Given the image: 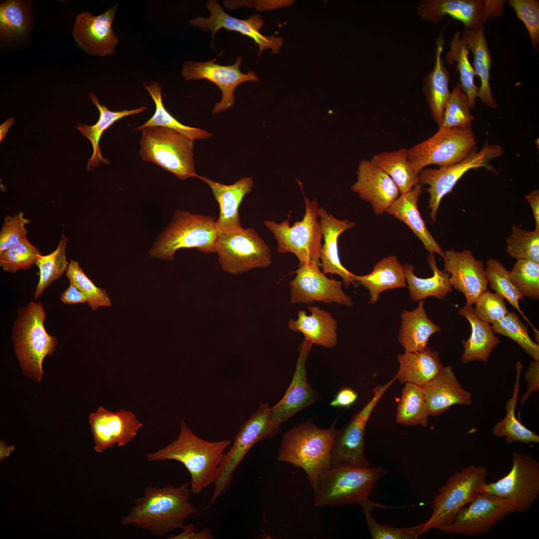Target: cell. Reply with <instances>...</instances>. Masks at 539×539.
Returning a JSON list of instances; mask_svg holds the SVG:
<instances>
[{"instance_id": "8", "label": "cell", "mask_w": 539, "mask_h": 539, "mask_svg": "<svg viewBox=\"0 0 539 539\" xmlns=\"http://www.w3.org/2000/svg\"><path fill=\"white\" fill-rule=\"evenodd\" d=\"M304 197L305 211L301 221L290 226L287 220L280 223L267 220L264 224L273 234L279 253L293 254L299 265L311 263L320 267L322 232L318 221L319 207L315 200L310 201Z\"/></svg>"}, {"instance_id": "61", "label": "cell", "mask_w": 539, "mask_h": 539, "mask_svg": "<svg viewBox=\"0 0 539 539\" xmlns=\"http://www.w3.org/2000/svg\"><path fill=\"white\" fill-rule=\"evenodd\" d=\"M525 197L533 211L536 222L535 231L539 232V191L535 190L525 195Z\"/></svg>"}, {"instance_id": "35", "label": "cell", "mask_w": 539, "mask_h": 539, "mask_svg": "<svg viewBox=\"0 0 539 539\" xmlns=\"http://www.w3.org/2000/svg\"><path fill=\"white\" fill-rule=\"evenodd\" d=\"M459 313L467 318L471 327L470 337L462 340L464 351L461 361L467 363L478 360L486 364L491 352L500 343L499 338L489 323L480 320L475 315L472 306L466 304L459 309Z\"/></svg>"}, {"instance_id": "6", "label": "cell", "mask_w": 539, "mask_h": 539, "mask_svg": "<svg viewBox=\"0 0 539 539\" xmlns=\"http://www.w3.org/2000/svg\"><path fill=\"white\" fill-rule=\"evenodd\" d=\"M139 154L142 159L155 163L184 180L199 178L195 169L194 140L167 128H143Z\"/></svg>"}, {"instance_id": "27", "label": "cell", "mask_w": 539, "mask_h": 539, "mask_svg": "<svg viewBox=\"0 0 539 539\" xmlns=\"http://www.w3.org/2000/svg\"><path fill=\"white\" fill-rule=\"evenodd\" d=\"M318 218L321 225L324 243L320 254V267L324 274H335L340 276L347 288L351 284L354 287L357 283L352 278V273L341 264L338 249V238L343 232L353 228L355 223L348 220H340L328 214L323 208H318Z\"/></svg>"}, {"instance_id": "62", "label": "cell", "mask_w": 539, "mask_h": 539, "mask_svg": "<svg viewBox=\"0 0 539 539\" xmlns=\"http://www.w3.org/2000/svg\"><path fill=\"white\" fill-rule=\"evenodd\" d=\"M14 450L13 446H7L1 440L0 442V460L2 461L9 456L11 453Z\"/></svg>"}, {"instance_id": "40", "label": "cell", "mask_w": 539, "mask_h": 539, "mask_svg": "<svg viewBox=\"0 0 539 539\" xmlns=\"http://www.w3.org/2000/svg\"><path fill=\"white\" fill-rule=\"evenodd\" d=\"M370 161L392 179L400 194L409 192L418 183V175L408 161L406 148L376 154Z\"/></svg>"}, {"instance_id": "49", "label": "cell", "mask_w": 539, "mask_h": 539, "mask_svg": "<svg viewBox=\"0 0 539 539\" xmlns=\"http://www.w3.org/2000/svg\"><path fill=\"white\" fill-rule=\"evenodd\" d=\"M507 252L517 260L539 263V232L530 231L514 225L506 240Z\"/></svg>"}, {"instance_id": "16", "label": "cell", "mask_w": 539, "mask_h": 539, "mask_svg": "<svg viewBox=\"0 0 539 539\" xmlns=\"http://www.w3.org/2000/svg\"><path fill=\"white\" fill-rule=\"evenodd\" d=\"M503 0H424L417 7L423 20L435 24L446 16L461 21L465 28H474L502 15Z\"/></svg>"}, {"instance_id": "38", "label": "cell", "mask_w": 539, "mask_h": 539, "mask_svg": "<svg viewBox=\"0 0 539 539\" xmlns=\"http://www.w3.org/2000/svg\"><path fill=\"white\" fill-rule=\"evenodd\" d=\"M427 262L433 272V275L428 278L417 276L411 264L403 265L410 297L413 301H420L430 296L443 299L452 291L450 275L444 270L438 269L434 254L428 256Z\"/></svg>"}, {"instance_id": "53", "label": "cell", "mask_w": 539, "mask_h": 539, "mask_svg": "<svg viewBox=\"0 0 539 539\" xmlns=\"http://www.w3.org/2000/svg\"><path fill=\"white\" fill-rule=\"evenodd\" d=\"M509 5L517 17L524 23L530 36L534 51L539 47V1L537 0H509Z\"/></svg>"}, {"instance_id": "15", "label": "cell", "mask_w": 539, "mask_h": 539, "mask_svg": "<svg viewBox=\"0 0 539 539\" xmlns=\"http://www.w3.org/2000/svg\"><path fill=\"white\" fill-rule=\"evenodd\" d=\"M396 380L394 376L387 383L373 389L370 400L357 412L342 429L336 430L331 454V466L359 468L370 467L365 455V430L373 410L386 391Z\"/></svg>"}, {"instance_id": "11", "label": "cell", "mask_w": 539, "mask_h": 539, "mask_svg": "<svg viewBox=\"0 0 539 539\" xmlns=\"http://www.w3.org/2000/svg\"><path fill=\"white\" fill-rule=\"evenodd\" d=\"M471 128L439 127L431 137L408 149V159L415 172L430 165L446 166L459 162L476 150Z\"/></svg>"}, {"instance_id": "3", "label": "cell", "mask_w": 539, "mask_h": 539, "mask_svg": "<svg viewBox=\"0 0 539 539\" xmlns=\"http://www.w3.org/2000/svg\"><path fill=\"white\" fill-rule=\"evenodd\" d=\"M335 422L328 429L318 428L311 421L284 433L277 459L301 468L315 490L324 472L331 467Z\"/></svg>"}, {"instance_id": "56", "label": "cell", "mask_w": 539, "mask_h": 539, "mask_svg": "<svg viewBox=\"0 0 539 539\" xmlns=\"http://www.w3.org/2000/svg\"><path fill=\"white\" fill-rule=\"evenodd\" d=\"M362 509L373 539H416L422 535L419 525L405 528L381 525L371 516V509L368 508Z\"/></svg>"}, {"instance_id": "45", "label": "cell", "mask_w": 539, "mask_h": 539, "mask_svg": "<svg viewBox=\"0 0 539 539\" xmlns=\"http://www.w3.org/2000/svg\"><path fill=\"white\" fill-rule=\"evenodd\" d=\"M67 242V238L63 235L55 250L38 256L35 263L39 269V280L34 294L35 299L67 270L69 265L65 255Z\"/></svg>"}, {"instance_id": "30", "label": "cell", "mask_w": 539, "mask_h": 539, "mask_svg": "<svg viewBox=\"0 0 539 539\" xmlns=\"http://www.w3.org/2000/svg\"><path fill=\"white\" fill-rule=\"evenodd\" d=\"M422 192V186L418 183L409 192L400 194L386 212L406 224L430 254L436 253L443 257L444 252L427 229L418 209Z\"/></svg>"}, {"instance_id": "36", "label": "cell", "mask_w": 539, "mask_h": 539, "mask_svg": "<svg viewBox=\"0 0 539 539\" xmlns=\"http://www.w3.org/2000/svg\"><path fill=\"white\" fill-rule=\"evenodd\" d=\"M424 303V300H420L416 308L412 311L404 310L401 313L398 340L406 351L424 349L428 346L430 337L441 330L427 316Z\"/></svg>"}, {"instance_id": "23", "label": "cell", "mask_w": 539, "mask_h": 539, "mask_svg": "<svg viewBox=\"0 0 539 539\" xmlns=\"http://www.w3.org/2000/svg\"><path fill=\"white\" fill-rule=\"evenodd\" d=\"M443 258L451 285L464 294L466 305L472 306L489 284L483 261L476 260L469 250H448Z\"/></svg>"}, {"instance_id": "18", "label": "cell", "mask_w": 539, "mask_h": 539, "mask_svg": "<svg viewBox=\"0 0 539 539\" xmlns=\"http://www.w3.org/2000/svg\"><path fill=\"white\" fill-rule=\"evenodd\" d=\"M468 505L461 509L451 524L437 529L450 535H483L515 512L509 503L494 496L480 494Z\"/></svg>"}, {"instance_id": "34", "label": "cell", "mask_w": 539, "mask_h": 539, "mask_svg": "<svg viewBox=\"0 0 539 539\" xmlns=\"http://www.w3.org/2000/svg\"><path fill=\"white\" fill-rule=\"evenodd\" d=\"M351 277L354 281L368 290L371 303L377 302L380 293L385 290L407 287L403 266L396 256L383 258L367 274L358 275L352 273Z\"/></svg>"}, {"instance_id": "32", "label": "cell", "mask_w": 539, "mask_h": 539, "mask_svg": "<svg viewBox=\"0 0 539 539\" xmlns=\"http://www.w3.org/2000/svg\"><path fill=\"white\" fill-rule=\"evenodd\" d=\"M461 37L473 56V68L480 78L478 97L487 106L496 108L497 104L492 95L490 82L492 56L485 36L484 25L474 28H465Z\"/></svg>"}, {"instance_id": "31", "label": "cell", "mask_w": 539, "mask_h": 539, "mask_svg": "<svg viewBox=\"0 0 539 539\" xmlns=\"http://www.w3.org/2000/svg\"><path fill=\"white\" fill-rule=\"evenodd\" d=\"M444 27L436 39L435 60L432 71L425 77L423 91L429 106L431 115L439 127L443 113L451 91L449 87L450 73L442 58L445 40Z\"/></svg>"}, {"instance_id": "21", "label": "cell", "mask_w": 539, "mask_h": 539, "mask_svg": "<svg viewBox=\"0 0 539 539\" xmlns=\"http://www.w3.org/2000/svg\"><path fill=\"white\" fill-rule=\"evenodd\" d=\"M207 7L210 12L209 17L199 16L192 19L190 23L203 31H210L212 39L223 28L239 32L253 39L259 46V54L268 48L272 50V53L279 52L282 45V38L262 34L260 29L264 26V21L259 14H255L247 19H241L227 13L215 0L208 1Z\"/></svg>"}, {"instance_id": "59", "label": "cell", "mask_w": 539, "mask_h": 539, "mask_svg": "<svg viewBox=\"0 0 539 539\" xmlns=\"http://www.w3.org/2000/svg\"><path fill=\"white\" fill-rule=\"evenodd\" d=\"M357 393L350 388H343L335 395L329 405L337 408H349L357 400Z\"/></svg>"}, {"instance_id": "39", "label": "cell", "mask_w": 539, "mask_h": 539, "mask_svg": "<svg viewBox=\"0 0 539 539\" xmlns=\"http://www.w3.org/2000/svg\"><path fill=\"white\" fill-rule=\"evenodd\" d=\"M517 376L512 397L508 401L505 418L498 422L492 428L493 434L499 437H505L507 442L510 444L519 442L526 444L538 443L539 436L523 424L515 414V409L519 398L520 376L523 368L520 362L517 363Z\"/></svg>"}, {"instance_id": "19", "label": "cell", "mask_w": 539, "mask_h": 539, "mask_svg": "<svg viewBox=\"0 0 539 539\" xmlns=\"http://www.w3.org/2000/svg\"><path fill=\"white\" fill-rule=\"evenodd\" d=\"M241 57L231 65H222L213 60L205 62L187 61L184 63L181 74L187 81L207 79L215 84L221 90L222 98L212 109L213 114L231 108L235 103L234 91L241 83L258 81L259 77L252 71L242 73L240 69Z\"/></svg>"}, {"instance_id": "25", "label": "cell", "mask_w": 539, "mask_h": 539, "mask_svg": "<svg viewBox=\"0 0 539 539\" xmlns=\"http://www.w3.org/2000/svg\"><path fill=\"white\" fill-rule=\"evenodd\" d=\"M357 173V181L352 190L371 205L375 214H383L400 196L397 185L385 172L366 159L361 161Z\"/></svg>"}, {"instance_id": "41", "label": "cell", "mask_w": 539, "mask_h": 539, "mask_svg": "<svg viewBox=\"0 0 539 539\" xmlns=\"http://www.w3.org/2000/svg\"><path fill=\"white\" fill-rule=\"evenodd\" d=\"M144 87L155 103V111L146 122L135 130H141L146 127H162L175 130L194 141L207 139L212 136L211 133L202 129L186 126L174 117L163 104L162 89L157 82L152 81L145 84Z\"/></svg>"}, {"instance_id": "58", "label": "cell", "mask_w": 539, "mask_h": 539, "mask_svg": "<svg viewBox=\"0 0 539 539\" xmlns=\"http://www.w3.org/2000/svg\"><path fill=\"white\" fill-rule=\"evenodd\" d=\"M183 531L180 534L176 535H170L168 539H213L214 537L211 530L208 528H204L199 532L196 531L195 525L193 524H189L184 525L182 528Z\"/></svg>"}, {"instance_id": "14", "label": "cell", "mask_w": 539, "mask_h": 539, "mask_svg": "<svg viewBox=\"0 0 539 539\" xmlns=\"http://www.w3.org/2000/svg\"><path fill=\"white\" fill-rule=\"evenodd\" d=\"M504 151L501 146L486 142L480 150L472 152L459 162L437 169H423L419 173L418 183L422 186H429L426 190L430 194L429 208L433 223L436 222L441 200L452 190L459 179L468 171L480 168L497 174V170L490 163L502 156Z\"/></svg>"}, {"instance_id": "29", "label": "cell", "mask_w": 539, "mask_h": 539, "mask_svg": "<svg viewBox=\"0 0 539 539\" xmlns=\"http://www.w3.org/2000/svg\"><path fill=\"white\" fill-rule=\"evenodd\" d=\"M310 314L299 310L296 319H290L288 328L300 332L304 339L312 344L326 348L335 346L337 343V322L328 311L317 306L308 305Z\"/></svg>"}, {"instance_id": "1", "label": "cell", "mask_w": 539, "mask_h": 539, "mask_svg": "<svg viewBox=\"0 0 539 539\" xmlns=\"http://www.w3.org/2000/svg\"><path fill=\"white\" fill-rule=\"evenodd\" d=\"M190 493L189 483L178 487L148 486L143 495L135 499L134 505L122 517L121 524L147 530L158 537L182 529L185 520L198 513L189 502Z\"/></svg>"}, {"instance_id": "37", "label": "cell", "mask_w": 539, "mask_h": 539, "mask_svg": "<svg viewBox=\"0 0 539 539\" xmlns=\"http://www.w3.org/2000/svg\"><path fill=\"white\" fill-rule=\"evenodd\" d=\"M89 97L99 111V118L93 125H81L78 123V126H76L82 135L90 141L93 148L92 156L88 160L86 167L87 171L90 170L91 167L92 169L95 168L101 162L105 164L109 163L108 160L103 158L99 146L100 139L104 131L117 120L126 116L139 114L147 109L146 106H143L135 109L112 111L101 104L93 92L89 93Z\"/></svg>"}, {"instance_id": "44", "label": "cell", "mask_w": 539, "mask_h": 539, "mask_svg": "<svg viewBox=\"0 0 539 539\" xmlns=\"http://www.w3.org/2000/svg\"><path fill=\"white\" fill-rule=\"evenodd\" d=\"M404 384L396 409V421L406 426L426 427L429 415L422 387L413 383Z\"/></svg>"}, {"instance_id": "9", "label": "cell", "mask_w": 539, "mask_h": 539, "mask_svg": "<svg viewBox=\"0 0 539 539\" xmlns=\"http://www.w3.org/2000/svg\"><path fill=\"white\" fill-rule=\"evenodd\" d=\"M214 217L178 211L173 222L150 251V255L173 260L180 249L196 248L204 253H215L218 236Z\"/></svg>"}, {"instance_id": "24", "label": "cell", "mask_w": 539, "mask_h": 539, "mask_svg": "<svg viewBox=\"0 0 539 539\" xmlns=\"http://www.w3.org/2000/svg\"><path fill=\"white\" fill-rule=\"evenodd\" d=\"M312 345L305 339L300 344L291 383L282 399L271 407L272 419L278 426L319 398L308 383L306 371V361Z\"/></svg>"}, {"instance_id": "5", "label": "cell", "mask_w": 539, "mask_h": 539, "mask_svg": "<svg viewBox=\"0 0 539 539\" xmlns=\"http://www.w3.org/2000/svg\"><path fill=\"white\" fill-rule=\"evenodd\" d=\"M12 328L11 338L22 374L36 382L42 379V362L54 352L57 339L46 331V316L42 303L33 300L17 309Z\"/></svg>"}, {"instance_id": "42", "label": "cell", "mask_w": 539, "mask_h": 539, "mask_svg": "<svg viewBox=\"0 0 539 539\" xmlns=\"http://www.w3.org/2000/svg\"><path fill=\"white\" fill-rule=\"evenodd\" d=\"M449 50L445 55V60L450 65L456 64L459 73V84L466 94L471 109L475 107L478 97L479 87L475 84L476 74L469 61V50L461 37V33L456 32L450 41Z\"/></svg>"}, {"instance_id": "46", "label": "cell", "mask_w": 539, "mask_h": 539, "mask_svg": "<svg viewBox=\"0 0 539 539\" xmlns=\"http://www.w3.org/2000/svg\"><path fill=\"white\" fill-rule=\"evenodd\" d=\"M486 275L488 283L496 293L506 299L516 308L532 327L537 337L539 331L532 325L519 306V300L523 299L519 291L512 283L508 270L503 264L494 259H490L487 262L485 269Z\"/></svg>"}, {"instance_id": "47", "label": "cell", "mask_w": 539, "mask_h": 539, "mask_svg": "<svg viewBox=\"0 0 539 539\" xmlns=\"http://www.w3.org/2000/svg\"><path fill=\"white\" fill-rule=\"evenodd\" d=\"M495 333L509 337L516 342L533 359L539 360V345L529 334V328L514 311L509 312L492 324Z\"/></svg>"}, {"instance_id": "50", "label": "cell", "mask_w": 539, "mask_h": 539, "mask_svg": "<svg viewBox=\"0 0 539 539\" xmlns=\"http://www.w3.org/2000/svg\"><path fill=\"white\" fill-rule=\"evenodd\" d=\"M66 276L87 297V303L94 311L101 306L110 307L111 302L107 291L95 285L85 274L79 263L71 260L66 270Z\"/></svg>"}, {"instance_id": "54", "label": "cell", "mask_w": 539, "mask_h": 539, "mask_svg": "<svg viewBox=\"0 0 539 539\" xmlns=\"http://www.w3.org/2000/svg\"><path fill=\"white\" fill-rule=\"evenodd\" d=\"M473 311L481 321L494 323L501 319L509 312L504 298L487 289L482 292L475 300Z\"/></svg>"}, {"instance_id": "43", "label": "cell", "mask_w": 539, "mask_h": 539, "mask_svg": "<svg viewBox=\"0 0 539 539\" xmlns=\"http://www.w3.org/2000/svg\"><path fill=\"white\" fill-rule=\"evenodd\" d=\"M31 2L8 0L0 5L1 39H14L25 36L31 26Z\"/></svg>"}, {"instance_id": "17", "label": "cell", "mask_w": 539, "mask_h": 539, "mask_svg": "<svg viewBox=\"0 0 539 539\" xmlns=\"http://www.w3.org/2000/svg\"><path fill=\"white\" fill-rule=\"evenodd\" d=\"M314 264L299 265L295 277L289 281L292 304H310L315 301L353 305L351 298L342 288L343 282L325 276Z\"/></svg>"}, {"instance_id": "2", "label": "cell", "mask_w": 539, "mask_h": 539, "mask_svg": "<svg viewBox=\"0 0 539 539\" xmlns=\"http://www.w3.org/2000/svg\"><path fill=\"white\" fill-rule=\"evenodd\" d=\"M230 440L209 441L197 436L182 420L177 438L163 448L146 454L149 462L175 460L181 463L188 471L190 487L193 494L198 495L214 483Z\"/></svg>"}, {"instance_id": "55", "label": "cell", "mask_w": 539, "mask_h": 539, "mask_svg": "<svg viewBox=\"0 0 539 539\" xmlns=\"http://www.w3.org/2000/svg\"><path fill=\"white\" fill-rule=\"evenodd\" d=\"M30 221L24 217L22 212L10 216L7 215L0 232V253L26 238V225Z\"/></svg>"}, {"instance_id": "33", "label": "cell", "mask_w": 539, "mask_h": 539, "mask_svg": "<svg viewBox=\"0 0 539 539\" xmlns=\"http://www.w3.org/2000/svg\"><path fill=\"white\" fill-rule=\"evenodd\" d=\"M399 368L395 377L402 383L423 386L435 377L443 367L439 352L427 346L417 351H405L398 356Z\"/></svg>"}, {"instance_id": "60", "label": "cell", "mask_w": 539, "mask_h": 539, "mask_svg": "<svg viewBox=\"0 0 539 539\" xmlns=\"http://www.w3.org/2000/svg\"><path fill=\"white\" fill-rule=\"evenodd\" d=\"M60 300L64 304H68L87 303L86 295L71 283L61 294Z\"/></svg>"}, {"instance_id": "7", "label": "cell", "mask_w": 539, "mask_h": 539, "mask_svg": "<svg viewBox=\"0 0 539 539\" xmlns=\"http://www.w3.org/2000/svg\"><path fill=\"white\" fill-rule=\"evenodd\" d=\"M487 475L485 466L469 465L449 477L434 497L430 517L419 525L421 534L451 524L461 509L481 494Z\"/></svg>"}, {"instance_id": "20", "label": "cell", "mask_w": 539, "mask_h": 539, "mask_svg": "<svg viewBox=\"0 0 539 539\" xmlns=\"http://www.w3.org/2000/svg\"><path fill=\"white\" fill-rule=\"evenodd\" d=\"M94 443V449L99 453L115 445L122 447L137 436L142 423L131 411L120 409L109 411L101 406L88 417Z\"/></svg>"}, {"instance_id": "48", "label": "cell", "mask_w": 539, "mask_h": 539, "mask_svg": "<svg viewBox=\"0 0 539 539\" xmlns=\"http://www.w3.org/2000/svg\"><path fill=\"white\" fill-rule=\"evenodd\" d=\"M470 109L468 98L458 83L451 92L439 127L471 128L474 117Z\"/></svg>"}, {"instance_id": "26", "label": "cell", "mask_w": 539, "mask_h": 539, "mask_svg": "<svg viewBox=\"0 0 539 539\" xmlns=\"http://www.w3.org/2000/svg\"><path fill=\"white\" fill-rule=\"evenodd\" d=\"M210 187L220 207L219 217L215 224L218 234L238 231L243 228L239 212L245 196L253 186L251 177H243L231 185L217 182L204 176L199 178Z\"/></svg>"}, {"instance_id": "4", "label": "cell", "mask_w": 539, "mask_h": 539, "mask_svg": "<svg viewBox=\"0 0 539 539\" xmlns=\"http://www.w3.org/2000/svg\"><path fill=\"white\" fill-rule=\"evenodd\" d=\"M388 470L381 466L359 468L331 466L321 477L314 492L316 507H336L354 503L362 508H384L369 496L377 482Z\"/></svg>"}, {"instance_id": "52", "label": "cell", "mask_w": 539, "mask_h": 539, "mask_svg": "<svg viewBox=\"0 0 539 539\" xmlns=\"http://www.w3.org/2000/svg\"><path fill=\"white\" fill-rule=\"evenodd\" d=\"M39 251L27 239L0 253V265L5 271L27 270L36 262Z\"/></svg>"}, {"instance_id": "10", "label": "cell", "mask_w": 539, "mask_h": 539, "mask_svg": "<svg viewBox=\"0 0 539 539\" xmlns=\"http://www.w3.org/2000/svg\"><path fill=\"white\" fill-rule=\"evenodd\" d=\"M279 431L280 427L272 419L271 407L268 403L261 402L257 410L242 424L231 447L225 453L209 505L228 489L235 471L251 448L262 440L275 437Z\"/></svg>"}, {"instance_id": "51", "label": "cell", "mask_w": 539, "mask_h": 539, "mask_svg": "<svg viewBox=\"0 0 539 539\" xmlns=\"http://www.w3.org/2000/svg\"><path fill=\"white\" fill-rule=\"evenodd\" d=\"M511 280L521 296L539 299V263L517 260L510 271Z\"/></svg>"}, {"instance_id": "28", "label": "cell", "mask_w": 539, "mask_h": 539, "mask_svg": "<svg viewBox=\"0 0 539 539\" xmlns=\"http://www.w3.org/2000/svg\"><path fill=\"white\" fill-rule=\"evenodd\" d=\"M422 387L429 415L438 416L454 405H470L472 403L471 393L463 388L450 365L443 367Z\"/></svg>"}, {"instance_id": "12", "label": "cell", "mask_w": 539, "mask_h": 539, "mask_svg": "<svg viewBox=\"0 0 539 539\" xmlns=\"http://www.w3.org/2000/svg\"><path fill=\"white\" fill-rule=\"evenodd\" d=\"M222 269L237 274L271 263L270 250L259 234L252 228L218 233L215 245Z\"/></svg>"}, {"instance_id": "57", "label": "cell", "mask_w": 539, "mask_h": 539, "mask_svg": "<svg viewBox=\"0 0 539 539\" xmlns=\"http://www.w3.org/2000/svg\"><path fill=\"white\" fill-rule=\"evenodd\" d=\"M527 382V390L523 396L521 401V408L530 397L539 389V360L533 359L531 362L525 376Z\"/></svg>"}, {"instance_id": "22", "label": "cell", "mask_w": 539, "mask_h": 539, "mask_svg": "<svg viewBox=\"0 0 539 539\" xmlns=\"http://www.w3.org/2000/svg\"><path fill=\"white\" fill-rule=\"evenodd\" d=\"M117 5L95 16L84 11L77 15L73 36L78 46L90 55L105 56L113 54L119 43L112 28Z\"/></svg>"}, {"instance_id": "13", "label": "cell", "mask_w": 539, "mask_h": 539, "mask_svg": "<svg viewBox=\"0 0 539 539\" xmlns=\"http://www.w3.org/2000/svg\"><path fill=\"white\" fill-rule=\"evenodd\" d=\"M481 494L504 500L515 512L527 511L539 496V463L530 455L514 452L510 471L496 482L485 483Z\"/></svg>"}, {"instance_id": "63", "label": "cell", "mask_w": 539, "mask_h": 539, "mask_svg": "<svg viewBox=\"0 0 539 539\" xmlns=\"http://www.w3.org/2000/svg\"><path fill=\"white\" fill-rule=\"evenodd\" d=\"M14 118L11 117L9 118L6 121L2 123L0 127V142L2 141L5 137L6 133L10 127V126L14 122Z\"/></svg>"}]
</instances>
